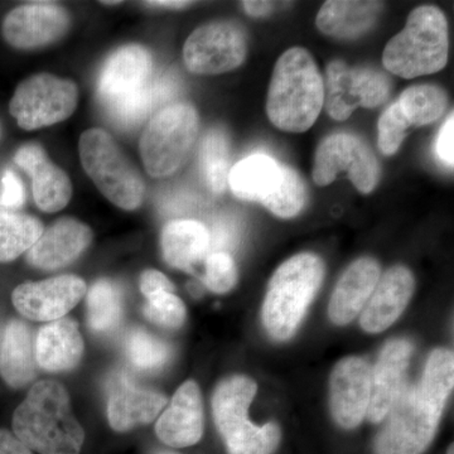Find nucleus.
<instances>
[{
	"label": "nucleus",
	"mask_w": 454,
	"mask_h": 454,
	"mask_svg": "<svg viewBox=\"0 0 454 454\" xmlns=\"http://www.w3.org/2000/svg\"><path fill=\"white\" fill-rule=\"evenodd\" d=\"M448 52L446 16L434 5H422L409 14L404 29L387 44L382 64L396 76L415 79L443 70Z\"/></svg>",
	"instance_id": "nucleus-4"
},
{
	"label": "nucleus",
	"mask_w": 454,
	"mask_h": 454,
	"mask_svg": "<svg viewBox=\"0 0 454 454\" xmlns=\"http://www.w3.org/2000/svg\"><path fill=\"white\" fill-rule=\"evenodd\" d=\"M453 130L454 118L453 113H450L447 121H444L443 127L439 130L437 143H435V153H437V157L450 169H453L454 163Z\"/></svg>",
	"instance_id": "nucleus-42"
},
{
	"label": "nucleus",
	"mask_w": 454,
	"mask_h": 454,
	"mask_svg": "<svg viewBox=\"0 0 454 454\" xmlns=\"http://www.w3.org/2000/svg\"><path fill=\"white\" fill-rule=\"evenodd\" d=\"M0 454H32L14 433L7 429H0Z\"/></svg>",
	"instance_id": "nucleus-44"
},
{
	"label": "nucleus",
	"mask_w": 454,
	"mask_h": 454,
	"mask_svg": "<svg viewBox=\"0 0 454 454\" xmlns=\"http://www.w3.org/2000/svg\"><path fill=\"white\" fill-rule=\"evenodd\" d=\"M155 454H181V453L170 452V450H160V452H157Z\"/></svg>",
	"instance_id": "nucleus-48"
},
{
	"label": "nucleus",
	"mask_w": 454,
	"mask_h": 454,
	"mask_svg": "<svg viewBox=\"0 0 454 454\" xmlns=\"http://www.w3.org/2000/svg\"><path fill=\"white\" fill-rule=\"evenodd\" d=\"M360 97V106L373 109L382 106L389 98L391 80L381 71L370 67L352 68Z\"/></svg>",
	"instance_id": "nucleus-38"
},
{
	"label": "nucleus",
	"mask_w": 454,
	"mask_h": 454,
	"mask_svg": "<svg viewBox=\"0 0 454 454\" xmlns=\"http://www.w3.org/2000/svg\"><path fill=\"white\" fill-rule=\"evenodd\" d=\"M348 172L361 193L372 192L380 177V167L369 145L348 133H337L322 140L316 152L313 181L324 187L340 173Z\"/></svg>",
	"instance_id": "nucleus-11"
},
{
	"label": "nucleus",
	"mask_w": 454,
	"mask_h": 454,
	"mask_svg": "<svg viewBox=\"0 0 454 454\" xmlns=\"http://www.w3.org/2000/svg\"><path fill=\"white\" fill-rule=\"evenodd\" d=\"M447 454H453V444H450V447L448 448Z\"/></svg>",
	"instance_id": "nucleus-49"
},
{
	"label": "nucleus",
	"mask_w": 454,
	"mask_h": 454,
	"mask_svg": "<svg viewBox=\"0 0 454 454\" xmlns=\"http://www.w3.org/2000/svg\"><path fill=\"white\" fill-rule=\"evenodd\" d=\"M139 286L140 291L145 295L146 300L151 298L152 295L157 294V293L175 292V286L170 283L168 278L160 271L154 270V269L143 271L142 276H140Z\"/></svg>",
	"instance_id": "nucleus-43"
},
{
	"label": "nucleus",
	"mask_w": 454,
	"mask_h": 454,
	"mask_svg": "<svg viewBox=\"0 0 454 454\" xmlns=\"http://www.w3.org/2000/svg\"><path fill=\"white\" fill-rule=\"evenodd\" d=\"M324 104L325 82L312 55L301 47L284 52L269 86V121L278 129L304 133L313 127Z\"/></svg>",
	"instance_id": "nucleus-2"
},
{
	"label": "nucleus",
	"mask_w": 454,
	"mask_h": 454,
	"mask_svg": "<svg viewBox=\"0 0 454 454\" xmlns=\"http://www.w3.org/2000/svg\"><path fill=\"white\" fill-rule=\"evenodd\" d=\"M328 115L337 121H348L360 107L352 68L340 59L327 66L325 83V104Z\"/></svg>",
	"instance_id": "nucleus-30"
},
{
	"label": "nucleus",
	"mask_w": 454,
	"mask_h": 454,
	"mask_svg": "<svg viewBox=\"0 0 454 454\" xmlns=\"http://www.w3.org/2000/svg\"><path fill=\"white\" fill-rule=\"evenodd\" d=\"M83 340L73 318H59L44 325L35 340V361L47 372H70L79 365Z\"/></svg>",
	"instance_id": "nucleus-22"
},
{
	"label": "nucleus",
	"mask_w": 454,
	"mask_h": 454,
	"mask_svg": "<svg viewBox=\"0 0 454 454\" xmlns=\"http://www.w3.org/2000/svg\"><path fill=\"white\" fill-rule=\"evenodd\" d=\"M0 376L8 387L22 389L37 376L35 345L25 322H9L0 349Z\"/></svg>",
	"instance_id": "nucleus-25"
},
{
	"label": "nucleus",
	"mask_w": 454,
	"mask_h": 454,
	"mask_svg": "<svg viewBox=\"0 0 454 454\" xmlns=\"http://www.w3.org/2000/svg\"><path fill=\"white\" fill-rule=\"evenodd\" d=\"M13 433L40 454H80L85 432L71 411L64 385L53 380L33 385L13 414Z\"/></svg>",
	"instance_id": "nucleus-1"
},
{
	"label": "nucleus",
	"mask_w": 454,
	"mask_h": 454,
	"mask_svg": "<svg viewBox=\"0 0 454 454\" xmlns=\"http://www.w3.org/2000/svg\"><path fill=\"white\" fill-rule=\"evenodd\" d=\"M44 226L31 215L0 211V262L16 260L37 243Z\"/></svg>",
	"instance_id": "nucleus-29"
},
{
	"label": "nucleus",
	"mask_w": 454,
	"mask_h": 454,
	"mask_svg": "<svg viewBox=\"0 0 454 454\" xmlns=\"http://www.w3.org/2000/svg\"><path fill=\"white\" fill-rule=\"evenodd\" d=\"M79 153L83 169L113 205L125 211L142 206L145 196L142 173L106 130L91 128L83 131Z\"/></svg>",
	"instance_id": "nucleus-6"
},
{
	"label": "nucleus",
	"mask_w": 454,
	"mask_h": 454,
	"mask_svg": "<svg viewBox=\"0 0 454 454\" xmlns=\"http://www.w3.org/2000/svg\"><path fill=\"white\" fill-rule=\"evenodd\" d=\"M415 288L413 274L403 265L390 268L380 277L361 315V327L369 333L387 330L402 316Z\"/></svg>",
	"instance_id": "nucleus-19"
},
{
	"label": "nucleus",
	"mask_w": 454,
	"mask_h": 454,
	"mask_svg": "<svg viewBox=\"0 0 454 454\" xmlns=\"http://www.w3.org/2000/svg\"><path fill=\"white\" fill-rule=\"evenodd\" d=\"M71 28V14L62 5L33 2L12 9L2 22V37L20 51L44 49L61 41Z\"/></svg>",
	"instance_id": "nucleus-12"
},
{
	"label": "nucleus",
	"mask_w": 454,
	"mask_h": 454,
	"mask_svg": "<svg viewBox=\"0 0 454 454\" xmlns=\"http://www.w3.org/2000/svg\"><path fill=\"white\" fill-rule=\"evenodd\" d=\"M175 83L168 79L154 80L143 91L134 95L116 106L107 107L110 115L118 124L125 128L133 127L145 121L146 116L153 112L158 104L172 98Z\"/></svg>",
	"instance_id": "nucleus-34"
},
{
	"label": "nucleus",
	"mask_w": 454,
	"mask_h": 454,
	"mask_svg": "<svg viewBox=\"0 0 454 454\" xmlns=\"http://www.w3.org/2000/svg\"><path fill=\"white\" fill-rule=\"evenodd\" d=\"M153 57L138 43L125 44L114 51L101 67L98 95L106 107L116 106L153 82Z\"/></svg>",
	"instance_id": "nucleus-13"
},
{
	"label": "nucleus",
	"mask_w": 454,
	"mask_h": 454,
	"mask_svg": "<svg viewBox=\"0 0 454 454\" xmlns=\"http://www.w3.org/2000/svg\"><path fill=\"white\" fill-rule=\"evenodd\" d=\"M247 52V32L240 23L214 20L191 33L184 46V61L190 73L220 74L241 66Z\"/></svg>",
	"instance_id": "nucleus-10"
},
{
	"label": "nucleus",
	"mask_w": 454,
	"mask_h": 454,
	"mask_svg": "<svg viewBox=\"0 0 454 454\" xmlns=\"http://www.w3.org/2000/svg\"><path fill=\"white\" fill-rule=\"evenodd\" d=\"M86 293V283L77 276H59L20 284L12 294L18 312L37 322H53L64 318L77 306Z\"/></svg>",
	"instance_id": "nucleus-14"
},
{
	"label": "nucleus",
	"mask_w": 454,
	"mask_h": 454,
	"mask_svg": "<svg viewBox=\"0 0 454 454\" xmlns=\"http://www.w3.org/2000/svg\"><path fill=\"white\" fill-rule=\"evenodd\" d=\"M92 230L73 217L57 220L27 252V262L42 270L67 267L91 244Z\"/></svg>",
	"instance_id": "nucleus-17"
},
{
	"label": "nucleus",
	"mask_w": 454,
	"mask_h": 454,
	"mask_svg": "<svg viewBox=\"0 0 454 454\" xmlns=\"http://www.w3.org/2000/svg\"><path fill=\"white\" fill-rule=\"evenodd\" d=\"M396 106L411 127H424L443 115L448 95L437 85H414L400 95Z\"/></svg>",
	"instance_id": "nucleus-32"
},
{
	"label": "nucleus",
	"mask_w": 454,
	"mask_h": 454,
	"mask_svg": "<svg viewBox=\"0 0 454 454\" xmlns=\"http://www.w3.org/2000/svg\"><path fill=\"white\" fill-rule=\"evenodd\" d=\"M166 404L167 397L162 394L121 381L110 394L107 419L116 432H128L153 422Z\"/></svg>",
	"instance_id": "nucleus-23"
},
{
	"label": "nucleus",
	"mask_w": 454,
	"mask_h": 454,
	"mask_svg": "<svg viewBox=\"0 0 454 454\" xmlns=\"http://www.w3.org/2000/svg\"><path fill=\"white\" fill-rule=\"evenodd\" d=\"M454 356L448 348H437L430 354L422 382L417 387L419 396L435 413L442 414L453 390Z\"/></svg>",
	"instance_id": "nucleus-28"
},
{
	"label": "nucleus",
	"mask_w": 454,
	"mask_h": 454,
	"mask_svg": "<svg viewBox=\"0 0 454 454\" xmlns=\"http://www.w3.org/2000/svg\"><path fill=\"white\" fill-rule=\"evenodd\" d=\"M372 372V367L361 357H346L334 366L330 380L331 413L342 428H356L365 419Z\"/></svg>",
	"instance_id": "nucleus-15"
},
{
	"label": "nucleus",
	"mask_w": 454,
	"mask_h": 454,
	"mask_svg": "<svg viewBox=\"0 0 454 454\" xmlns=\"http://www.w3.org/2000/svg\"><path fill=\"white\" fill-rule=\"evenodd\" d=\"M121 2H101V4H104V5H107V4H110V5H116V4H121Z\"/></svg>",
	"instance_id": "nucleus-47"
},
{
	"label": "nucleus",
	"mask_w": 454,
	"mask_h": 454,
	"mask_svg": "<svg viewBox=\"0 0 454 454\" xmlns=\"http://www.w3.org/2000/svg\"><path fill=\"white\" fill-rule=\"evenodd\" d=\"M409 125L395 104L387 107L378 122V145L384 155H393L404 142Z\"/></svg>",
	"instance_id": "nucleus-39"
},
{
	"label": "nucleus",
	"mask_w": 454,
	"mask_h": 454,
	"mask_svg": "<svg viewBox=\"0 0 454 454\" xmlns=\"http://www.w3.org/2000/svg\"><path fill=\"white\" fill-rule=\"evenodd\" d=\"M13 160L31 178L33 199L40 210L53 214L68 205L73 197V182L64 169L50 160L43 146L27 143L18 148Z\"/></svg>",
	"instance_id": "nucleus-16"
},
{
	"label": "nucleus",
	"mask_w": 454,
	"mask_h": 454,
	"mask_svg": "<svg viewBox=\"0 0 454 454\" xmlns=\"http://www.w3.org/2000/svg\"><path fill=\"white\" fill-rule=\"evenodd\" d=\"M324 260L304 253L284 262L269 283L262 325L271 339H291L300 327L325 278Z\"/></svg>",
	"instance_id": "nucleus-3"
},
{
	"label": "nucleus",
	"mask_w": 454,
	"mask_h": 454,
	"mask_svg": "<svg viewBox=\"0 0 454 454\" xmlns=\"http://www.w3.org/2000/svg\"><path fill=\"white\" fill-rule=\"evenodd\" d=\"M238 282V269L229 253H211L205 262L203 283L214 293L231 291Z\"/></svg>",
	"instance_id": "nucleus-40"
},
{
	"label": "nucleus",
	"mask_w": 454,
	"mask_h": 454,
	"mask_svg": "<svg viewBox=\"0 0 454 454\" xmlns=\"http://www.w3.org/2000/svg\"><path fill=\"white\" fill-rule=\"evenodd\" d=\"M283 164L267 154H252L231 167L227 184L244 201L262 203L279 186Z\"/></svg>",
	"instance_id": "nucleus-26"
},
{
	"label": "nucleus",
	"mask_w": 454,
	"mask_h": 454,
	"mask_svg": "<svg viewBox=\"0 0 454 454\" xmlns=\"http://www.w3.org/2000/svg\"><path fill=\"white\" fill-rule=\"evenodd\" d=\"M192 2H184V0H155V2H145L143 5L149 8L160 9H184L192 5Z\"/></svg>",
	"instance_id": "nucleus-46"
},
{
	"label": "nucleus",
	"mask_w": 454,
	"mask_h": 454,
	"mask_svg": "<svg viewBox=\"0 0 454 454\" xmlns=\"http://www.w3.org/2000/svg\"><path fill=\"white\" fill-rule=\"evenodd\" d=\"M441 417L423 402L417 387L405 384L375 439V454H422L432 443Z\"/></svg>",
	"instance_id": "nucleus-9"
},
{
	"label": "nucleus",
	"mask_w": 454,
	"mask_h": 454,
	"mask_svg": "<svg viewBox=\"0 0 454 454\" xmlns=\"http://www.w3.org/2000/svg\"><path fill=\"white\" fill-rule=\"evenodd\" d=\"M200 167L212 192L223 193L231 166L229 137L220 128H212L203 137L200 146Z\"/></svg>",
	"instance_id": "nucleus-33"
},
{
	"label": "nucleus",
	"mask_w": 454,
	"mask_h": 454,
	"mask_svg": "<svg viewBox=\"0 0 454 454\" xmlns=\"http://www.w3.org/2000/svg\"><path fill=\"white\" fill-rule=\"evenodd\" d=\"M241 4H243L245 12H247L249 16L256 18L268 17L269 14L274 11V8H276V3L260 2V0L259 2H252V0H249V2H243Z\"/></svg>",
	"instance_id": "nucleus-45"
},
{
	"label": "nucleus",
	"mask_w": 454,
	"mask_h": 454,
	"mask_svg": "<svg viewBox=\"0 0 454 454\" xmlns=\"http://www.w3.org/2000/svg\"><path fill=\"white\" fill-rule=\"evenodd\" d=\"M124 348L131 365L140 372H158L170 358L169 346L142 328H133L127 334Z\"/></svg>",
	"instance_id": "nucleus-35"
},
{
	"label": "nucleus",
	"mask_w": 454,
	"mask_h": 454,
	"mask_svg": "<svg viewBox=\"0 0 454 454\" xmlns=\"http://www.w3.org/2000/svg\"><path fill=\"white\" fill-rule=\"evenodd\" d=\"M380 273V265L372 258H361L349 265L337 283L328 306V315L334 325H348L365 309Z\"/></svg>",
	"instance_id": "nucleus-21"
},
{
	"label": "nucleus",
	"mask_w": 454,
	"mask_h": 454,
	"mask_svg": "<svg viewBox=\"0 0 454 454\" xmlns=\"http://www.w3.org/2000/svg\"><path fill=\"white\" fill-rule=\"evenodd\" d=\"M143 313L153 324L172 330L181 327L186 321V306L175 293L160 292L152 295Z\"/></svg>",
	"instance_id": "nucleus-37"
},
{
	"label": "nucleus",
	"mask_w": 454,
	"mask_h": 454,
	"mask_svg": "<svg viewBox=\"0 0 454 454\" xmlns=\"http://www.w3.org/2000/svg\"><path fill=\"white\" fill-rule=\"evenodd\" d=\"M160 247L167 264L192 271L210 253V231L199 221H170L163 227Z\"/></svg>",
	"instance_id": "nucleus-24"
},
{
	"label": "nucleus",
	"mask_w": 454,
	"mask_h": 454,
	"mask_svg": "<svg viewBox=\"0 0 454 454\" xmlns=\"http://www.w3.org/2000/svg\"><path fill=\"white\" fill-rule=\"evenodd\" d=\"M79 89L56 74H35L17 86L9 113L23 130H37L66 121L76 110Z\"/></svg>",
	"instance_id": "nucleus-8"
},
{
	"label": "nucleus",
	"mask_w": 454,
	"mask_h": 454,
	"mask_svg": "<svg viewBox=\"0 0 454 454\" xmlns=\"http://www.w3.org/2000/svg\"><path fill=\"white\" fill-rule=\"evenodd\" d=\"M3 191L0 195V206L11 210L22 207L26 202L25 184H22L14 170L7 169L2 178Z\"/></svg>",
	"instance_id": "nucleus-41"
},
{
	"label": "nucleus",
	"mask_w": 454,
	"mask_h": 454,
	"mask_svg": "<svg viewBox=\"0 0 454 454\" xmlns=\"http://www.w3.org/2000/svg\"><path fill=\"white\" fill-rule=\"evenodd\" d=\"M200 116L190 103L162 107L152 116L139 140V152L152 177H168L181 168L195 145Z\"/></svg>",
	"instance_id": "nucleus-7"
},
{
	"label": "nucleus",
	"mask_w": 454,
	"mask_h": 454,
	"mask_svg": "<svg viewBox=\"0 0 454 454\" xmlns=\"http://www.w3.org/2000/svg\"><path fill=\"white\" fill-rule=\"evenodd\" d=\"M122 292L109 279L92 284L88 293V324L95 333H113L122 318Z\"/></svg>",
	"instance_id": "nucleus-31"
},
{
	"label": "nucleus",
	"mask_w": 454,
	"mask_h": 454,
	"mask_svg": "<svg viewBox=\"0 0 454 454\" xmlns=\"http://www.w3.org/2000/svg\"><path fill=\"white\" fill-rule=\"evenodd\" d=\"M157 437L167 446L184 448L201 441L203 405L201 391L195 381L178 387L167 411L155 426Z\"/></svg>",
	"instance_id": "nucleus-20"
},
{
	"label": "nucleus",
	"mask_w": 454,
	"mask_h": 454,
	"mask_svg": "<svg viewBox=\"0 0 454 454\" xmlns=\"http://www.w3.org/2000/svg\"><path fill=\"white\" fill-rule=\"evenodd\" d=\"M380 2H325L317 14L319 31L340 40H354L369 31L382 11Z\"/></svg>",
	"instance_id": "nucleus-27"
},
{
	"label": "nucleus",
	"mask_w": 454,
	"mask_h": 454,
	"mask_svg": "<svg viewBox=\"0 0 454 454\" xmlns=\"http://www.w3.org/2000/svg\"><path fill=\"white\" fill-rule=\"evenodd\" d=\"M0 138H2V122H0Z\"/></svg>",
	"instance_id": "nucleus-50"
},
{
	"label": "nucleus",
	"mask_w": 454,
	"mask_h": 454,
	"mask_svg": "<svg viewBox=\"0 0 454 454\" xmlns=\"http://www.w3.org/2000/svg\"><path fill=\"white\" fill-rule=\"evenodd\" d=\"M413 345L408 340H390L381 349L372 372V395L366 417L372 423H381L405 385V373L411 364Z\"/></svg>",
	"instance_id": "nucleus-18"
},
{
	"label": "nucleus",
	"mask_w": 454,
	"mask_h": 454,
	"mask_svg": "<svg viewBox=\"0 0 454 454\" xmlns=\"http://www.w3.org/2000/svg\"><path fill=\"white\" fill-rule=\"evenodd\" d=\"M256 391L255 381L244 375L225 379L215 390L212 413L229 454H273L279 446L276 423L258 427L249 420L247 411Z\"/></svg>",
	"instance_id": "nucleus-5"
},
{
	"label": "nucleus",
	"mask_w": 454,
	"mask_h": 454,
	"mask_svg": "<svg viewBox=\"0 0 454 454\" xmlns=\"http://www.w3.org/2000/svg\"><path fill=\"white\" fill-rule=\"evenodd\" d=\"M306 201L307 188L303 178L297 170L283 164L279 186L262 205L278 217L292 219L303 210Z\"/></svg>",
	"instance_id": "nucleus-36"
}]
</instances>
